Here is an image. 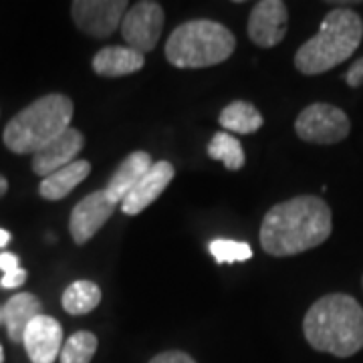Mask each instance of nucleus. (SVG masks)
Wrapping results in <instances>:
<instances>
[{
  "label": "nucleus",
  "instance_id": "1",
  "mask_svg": "<svg viewBox=\"0 0 363 363\" xmlns=\"http://www.w3.org/2000/svg\"><path fill=\"white\" fill-rule=\"evenodd\" d=\"M331 208L317 196H297L272 206L260 226V245L272 257H293L331 236Z\"/></svg>",
  "mask_w": 363,
  "mask_h": 363
},
{
  "label": "nucleus",
  "instance_id": "2",
  "mask_svg": "<svg viewBox=\"0 0 363 363\" xmlns=\"http://www.w3.org/2000/svg\"><path fill=\"white\" fill-rule=\"evenodd\" d=\"M303 333L313 350L351 357L363 350V309L345 293L317 298L303 319Z\"/></svg>",
  "mask_w": 363,
  "mask_h": 363
},
{
  "label": "nucleus",
  "instance_id": "3",
  "mask_svg": "<svg viewBox=\"0 0 363 363\" xmlns=\"http://www.w3.org/2000/svg\"><path fill=\"white\" fill-rule=\"evenodd\" d=\"M362 37V16L350 9H333L323 18L319 33L298 47L295 67L303 75L327 73L357 51Z\"/></svg>",
  "mask_w": 363,
  "mask_h": 363
},
{
  "label": "nucleus",
  "instance_id": "4",
  "mask_svg": "<svg viewBox=\"0 0 363 363\" xmlns=\"http://www.w3.org/2000/svg\"><path fill=\"white\" fill-rule=\"evenodd\" d=\"M71 119L73 101L67 95L51 93L18 111L6 123L2 140L13 154L35 156L40 147H45L71 128Z\"/></svg>",
  "mask_w": 363,
  "mask_h": 363
},
{
  "label": "nucleus",
  "instance_id": "5",
  "mask_svg": "<svg viewBox=\"0 0 363 363\" xmlns=\"http://www.w3.org/2000/svg\"><path fill=\"white\" fill-rule=\"evenodd\" d=\"M236 49L234 35L216 21H188L166 43V59L180 69H200L224 63Z\"/></svg>",
  "mask_w": 363,
  "mask_h": 363
},
{
  "label": "nucleus",
  "instance_id": "6",
  "mask_svg": "<svg viewBox=\"0 0 363 363\" xmlns=\"http://www.w3.org/2000/svg\"><path fill=\"white\" fill-rule=\"evenodd\" d=\"M351 123L347 113L335 105L313 104L298 113L295 131L303 142L331 145L350 135Z\"/></svg>",
  "mask_w": 363,
  "mask_h": 363
},
{
  "label": "nucleus",
  "instance_id": "7",
  "mask_svg": "<svg viewBox=\"0 0 363 363\" xmlns=\"http://www.w3.org/2000/svg\"><path fill=\"white\" fill-rule=\"evenodd\" d=\"M162 28H164V9L162 4L152 0L135 2L128 9L121 21L123 40L128 43V47L142 55L156 49Z\"/></svg>",
  "mask_w": 363,
  "mask_h": 363
},
{
  "label": "nucleus",
  "instance_id": "8",
  "mask_svg": "<svg viewBox=\"0 0 363 363\" xmlns=\"http://www.w3.org/2000/svg\"><path fill=\"white\" fill-rule=\"evenodd\" d=\"M125 0H75L71 4V14L79 30L89 37H109L128 13Z\"/></svg>",
  "mask_w": 363,
  "mask_h": 363
},
{
  "label": "nucleus",
  "instance_id": "9",
  "mask_svg": "<svg viewBox=\"0 0 363 363\" xmlns=\"http://www.w3.org/2000/svg\"><path fill=\"white\" fill-rule=\"evenodd\" d=\"M117 202L109 196L107 190H97L85 196L77 206L73 208L71 218H69V233L73 236L75 245L89 242L95 234L104 228V224L113 214Z\"/></svg>",
  "mask_w": 363,
  "mask_h": 363
},
{
  "label": "nucleus",
  "instance_id": "10",
  "mask_svg": "<svg viewBox=\"0 0 363 363\" xmlns=\"http://www.w3.org/2000/svg\"><path fill=\"white\" fill-rule=\"evenodd\" d=\"M286 28H289V11L285 2L260 0L255 4L248 18V37L257 47L262 49L277 47L285 39Z\"/></svg>",
  "mask_w": 363,
  "mask_h": 363
},
{
  "label": "nucleus",
  "instance_id": "11",
  "mask_svg": "<svg viewBox=\"0 0 363 363\" xmlns=\"http://www.w3.org/2000/svg\"><path fill=\"white\" fill-rule=\"evenodd\" d=\"M23 345L33 363H55L63 350V327L49 315H39L26 327Z\"/></svg>",
  "mask_w": 363,
  "mask_h": 363
},
{
  "label": "nucleus",
  "instance_id": "12",
  "mask_svg": "<svg viewBox=\"0 0 363 363\" xmlns=\"http://www.w3.org/2000/svg\"><path fill=\"white\" fill-rule=\"evenodd\" d=\"M174 174L176 169L169 162H156L152 168L143 174V178L133 188L123 202L119 204L121 212L128 214V216H135L143 212L147 206H152L160 196L164 194V190L169 186V182L174 180Z\"/></svg>",
  "mask_w": 363,
  "mask_h": 363
},
{
  "label": "nucleus",
  "instance_id": "13",
  "mask_svg": "<svg viewBox=\"0 0 363 363\" xmlns=\"http://www.w3.org/2000/svg\"><path fill=\"white\" fill-rule=\"evenodd\" d=\"M83 145H85L83 133L75 128H69L33 156V172L40 178L51 176L52 172L73 164L79 152L83 150Z\"/></svg>",
  "mask_w": 363,
  "mask_h": 363
},
{
  "label": "nucleus",
  "instance_id": "14",
  "mask_svg": "<svg viewBox=\"0 0 363 363\" xmlns=\"http://www.w3.org/2000/svg\"><path fill=\"white\" fill-rule=\"evenodd\" d=\"M93 71L101 77H125L145 65V57L131 47H105L93 57Z\"/></svg>",
  "mask_w": 363,
  "mask_h": 363
},
{
  "label": "nucleus",
  "instance_id": "15",
  "mask_svg": "<svg viewBox=\"0 0 363 363\" xmlns=\"http://www.w3.org/2000/svg\"><path fill=\"white\" fill-rule=\"evenodd\" d=\"M39 315H43V305L33 293H18L9 298L2 307V321L6 325L9 339L13 343H23L26 327Z\"/></svg>",
  "mask_w": 363,
  "mask_h": 363
},
{
  "label": "nucleus",
  "instance_id": "16",
  "mask_svg": "<svg viewBox=\"0 0 363 363\" xmlns=\"http://www.w3.org/2000/svg\"><path fill=\"white\" fill-rule=\"evenodd\" d=\"M154 166L150 154L145 152H133L125 157L119 166H117L116 174L111 176V180L107 182L105 190L109 192V196L116 200L117 204L123 202V198L130 194L131 188L142 180L143 174Z\"/></svg>",
  "mask_w": 363,
  "mask_h": 363
},
{
  "label": "nucleus",
  "instance_id": "17",
  "mask_svg": "<svg viewBox=\"0 0 363 363\" xmlns=\"http://www.w3.org/2000/svg\"><path fill=\"white\" fill-rule=\"evenodd\" d=\"M91 174V164L87 160H75L73 164H69L65 168L52 172L51 176L43 178L39 186V194L49 200L57 202L63 200L77 188L81 182L85 180Z\"/></svg>",
  "mask_w": 363,
  "mask_h": 363
},
{
  "label": "nucleus",
  "instance_id": "18",
  "mask_svg": "<svg viewBox=\"0 0 363 363\" xmlns=\"http://www.w3.org/2000/svg\"><path fill=\"white\" fill-rule=\"evenodd\" d=\"M218 121H220V125L226 131L240 133V135L255 133L264 123L259 109L252 104H248V101H234V104L226 105L222 109Z\"/></svg>",
  "mask_w": 363,
  "mask_h": 363
},
{
  "label": "nucleus",
  "instance_id": "19",
  "mask_svg": "<svg viewBox=\"0 0 363 363\" xmlns=\"http://www.w3.org/2000/svg\"><path fill=\"white\" fill-rule=\"evenodd\" d=\"M61 303L69 315H87L101 303V289L91 281H75L65 289Z\"/></svg>",
  "mask_w": 363,
  "mask_h": 363
},
{
  "label": "nucleus",
  "instance_id": "20",
  "mask_svg": "<svg viewBox=\"0 0 363 363\" xmlns=\"http://www.w3.org/2000/svg\"><path fill=\"white\" fill-rule=\"evenodd\" d=\"M208 156L212 157V160L222 162L226 168L233 169V172L242 168L245 162H247L245 150H242L240 142H238L234 135H230L228 131H218V133H214L212 142L208 143Z\"/></svg>",
  "mask_w": 363,
  "mask_h": 363
},
{
  "label": "nucleus",
  "instance_id": "21",
  "mask_svg": "<svg viewBox=\"0 0 363 363\" xmlns=\"http://www.w3.org/2000/svg\"><path fill=\"white\" fill-rule=\"evenodd\" d=\"M99 341L91 331H77L63 343L59 355L61 363H91Z\"/></svg>",
  "mask_w": 363,
  "mask_h": 363
},
{
  "label": "nucleus",
  "instance_id": "22",
  "mask_svg": "<svg viewBox=\"0 0 363 363\" xmlns=\"http://www.w3.org/2000/svg\"><path fill=\"white\" fill-rule=\"evenodd\" d=\"M210 255L218 264H230V262H245L252 257V248L240 240H228V238H214L208 245Z\"/></svg>",
  "mask_w": 363,
  "mask_h": 363
},
{
  "label": "nucleus",
  "instance_id": "23",
  "mask_svg": "<svg viewBox=\"0 0 363 363\" xmlns=\"http://www.w3.org/2000/svg\"><path fill=\"white\" fill-rule=\"evenodd\" d=\"M26 271L25 269H16V271H11V272H4V277L0 279V286L2 289H18V286L23 285L26 281Z\"/></svg>",
  "mask_w": 363,
  "mask_h": 363
},
{
  "label": "nucleus",
  "instance_id": "24",
  "mask_svg": "<svg viewBox=\"0 0 363 363\" xmlns=\"http://www.w3.org/2000/svg\"><path fill=\"white\" fill-rule=\"evenodd\" d=\"M150 363H196L188 353H184V351H164V353H160L156 355L154 359Z\"/></svg>",
  "mask_w": 363,
  "mask_h": 363
},
{
  "label": "nucleus",
  "instance_id": "25",
  "mask_svg": "<svg viewBox=\"0 0 363 363\" xmlns=\"http://www.w3.org/2000/svg\"><path fill=\"white\" fill-rule=\"evenodd\" d=\"M345 81H347V85H350L351 89H357L359 85H362L363 81V57L362 59H357L353 65L350 67V71L345 73Z\"/></svg>",
  "mask_w": 363,
  "mask_h": 363
},
{
  "label": "nucleus",
  "instance_id": "26",
  "mask_svg": "<svg viewBox=\"0 0 363 363\" xmlns=\"http://www.w3.org/2000/svg\"><path fill=\"white\" fill-rule=\"evenodd\" d=\"M18 269V257L11 252H0V271L11 272Z\"/></svg>",
  "mask_w": 363,
  "mask_h": 363
},
{
  "label": "nucleus",
  "instance_id": "27",
  "mask_svg": "<svg viewBox=\"0 0 363 363\" xmlns=\"http://www.w3.org/2000/svg\"><path fill=\"white\" fill-rule=\"evenodd\" d=\"M11 233L9 230H4V228H0V248L9 247V242H11Z\"/></svg>",
  "mask_w": 363,
  "mask_h": 363
},
{
  "label": "nucleus",
  "instance_id": "28",
  "mask_svg": "<svg viewBox=\"0 0 363 363\" xmlns=\"http://www.w3.org/2000/svg\"><path fill=\"white\" fill-rule=\"evenodd\" d=\"M6 190H9V180L0 174V198L6 194Z\"/></svg>",
  "mask_w": 363,
  "mask_h": 363
},
{
  "label": "nucleus",
  "instance_id": "29",
  "mask_svg": "<svg viewBox=\"0 0 363 363\" xmlns=\"http://www.w3.org/2000/svg\"><path fill=\"white\" fill-rule=\"evenodd\" d=\"M4 362V351H2V345H0V363Z\"/></svg>",
  "mask_w": 363,
  "mask_h": 363
},
{
  "label": "nucleus",
  "instance_id": "30",
  "mask_svg": "<svg viewBox=\"0 0 363 363\" xmlns=\"http://www.w3.org/2000/svg\"><path fill=\"white\" fill-rule=\"evenodd\" d=\"M0 323H4V321H2V309H0Z\"/></svg>",
  "mask_w": 363,
  "mask_h": 363
},
{
  "label": "nucleus",
  "instance_id": "31",
  "mask_svg": "<svg viewBox=\"0 0 363 363\" xmlns=\"http://www.w3.org/2000/svg\"><path fill=\"white\" fill-rule=\"evenodd\" d=\"M362 285H363V283H362Z\"/></svg>",
  "mask_w": 363,
  "mask_h": 363
}]
</instances>
